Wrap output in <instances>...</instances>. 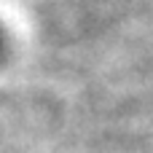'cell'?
I'll return each instance as SVG.
<instances>
[{"mask_svg":"<svg viewBox=\"0 0 153 153\" xmlns=\"http://www.w3.org/2000/svg\"><path fill=\"white\" fill-rule=\"evenodd\" d=\"M3 51H5V38H3V30H0V56H3Z\"/></svg>","mask_w":153,"mask_h":153,"instance_id":"1","label":"cell"}]
</instances>
